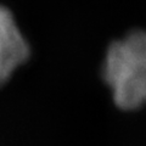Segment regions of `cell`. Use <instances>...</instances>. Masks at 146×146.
I'll return each instance as SVG.
<instances>
[{"instance_id":"obj_2","label":"cell","mask_w":146,"mask_h":146,"mask_svg":"<svg viewBox=\"0 0 146 146\" xmlns=\"http://www.w3.org/2000/svg\"><path fill=\"white\" fill-rule=\"evenodd\" d=\"M29 55V48L16 26L15 18L6 7L0 5V85Z\"/></svg>"},{"instance_id":"obj_1","label":"cell","mask_w":146,"mask_h":146,"mask_svg":"<svg viewBox=\"0 0 146 146\" xmlns=\"http://www.w3.org/2000/svg\"><path fill=\"white\" fill-rule=\"evenodd\" d=\"M102 74L119 108L129 111L146 104L145 31H133L110 45Z\"/></svg>"}]
</instances>
